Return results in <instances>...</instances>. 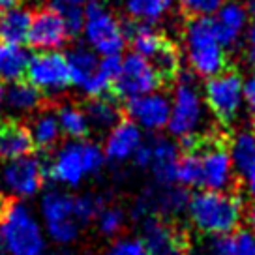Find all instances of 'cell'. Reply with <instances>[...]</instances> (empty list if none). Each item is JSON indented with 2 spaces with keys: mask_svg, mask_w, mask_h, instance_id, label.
I'll use <instances>...</instances> for the list:
<instances>
[{
  "mask_svg": "<svg viewBox=\"0 0 255 255\" xmlns=\"http://www.w3.org/2000/svg\"><path fill=\"white\" fill-rule=\"evenodd\" d=\"M104 203L96 195H73L68 190L53 188L40 199V218L45 235L60 246H70L79 239L83 227L96 220Z\"/></svg>",
  "mask_w": 255,
  "mask_h": 255,
  "instance_id": "cell-1",
  "label": "cell"
},
{
  "mask_svg": "<svg viewBox=\"0 0 255 255\" xmlns=\"http://www.w3.org/2000/svg\"><path fill=\"white\" fill-rule=\"evenodd\" d=\"M186 214L191 227L208 239L231 237L244 218L242 201L229 191H195L188 199Z\"/></svg>",
  "mask_w": 255,
  "mask_h": 255,
  "instance_id": "cell-2",
  "label": "cell"
},
{
  "mask_svg": "<svg viewBox=\"0 0 255 255\" xmlns=\"http://www.w3.org/2000/svg\"><path fill=\"white\" fill-rule=\"evenodd\" d=\"M171 98V117H169L167 131L171 139L180 141L188 150L195 148L199 137L205 133L208 124L207 104L197 85L191 77H180L176 81Z\"/></svg>",
  "mask_w": 255,
  "mask_h": 255,
  "instance_id": "cell-3",
  "label": "cell"
},
{
  "mask_svg": "<svg viewBox=\"0 0 255 255\" xmlns=\"http://www.w3.org/2000/svg\"><path fill=\"white\" fill-rule=\"evenodd\" d=\"M102 144L88 139L60 144L49 161L47 176L62 188H77L88 176L98 175L105 165Z\"/></svg>",
  "mask_w": 255,
  "mask_h": 255,
  "instance_id": "cell-4",
  "label": "cell"
},
{
  "mask_svg": "<svg viewBox=\"0 0 255 255\" xmlns=\"http://www.w3.org/2000/svg\"><path fill=\"white\" fill-rule=\"evenodd\" d=\"M182 49L186 62L197 77L210 79L227 70V49L210 19H190L184 26Z\"/></svg>",
  "mask_w": 255,
  "mask_h": 255,
  "instance_id": "cell-5",
  "label": "cell"
},
{
  "mask_svg": "<svg viewBox=\"0 0 255 255\" xmlns=\"http://www.w3.org/2000/svg\"><path fill=\"white\" fill-rule=\"evenodd\" d=\"M66 62L73 87L94 100L107 96L113 88L120 66V56L102 58L87 45H75L66 55Z\"/></svg>",
  "mask_w": 255,
  "mask_h": 255,
  "instance_id": "cell-6",
  "label": "cell"
},
{
  "mask_svg": "<svg viewBox=\"0 0 255 255\" xmlns=\"http://www.w3.org/2000/svg\"><path fill=\"white\" fill-rule=\"evenodd\" d=\"M0 235L8 255H45L47 252V239L41 220L21 201L8 207L0 222Z\"/></svg>",
  "mask_w": 255,
  "mask_h": 255,
  "instance_id": "cell-7",
  "label": "cell"
},
{
  "mask_svg": "<svg viewBox=\"0 0 255 255\" xmlns=\"http://www.w3.org/2000/svg\"><path fill=\"white\" fill-rule=\"evenodd\" d=\"M83 38L88 49L102 58L120 56L126 47L128 30L117 13L102 2H94L85 8Z\"/></svg>",
  "mask_w": 255,
  "mask_h": 255,
  "instance_id": "cell-8",
  "label": "cell"
},
{
  "mask_svg": "<svg viewBox=\"0 0 255 255\" xmlns=\"http://www.w3.org/2000/svg\"><path fill=\"white\" fill-rule=\"evenodd\" d=\"M203 98H205L207 109L216 119L225 124L235 122L242 109L246 107L242 75L233 70H225V72L210 77L205 83Z\"/></svg>",
  "mask_w": 255,
  "mask_h": 255,
  "instance_id": "cell-9",
  "label": "cell"
},
{
  "mask_svg": "<svg viewBox=\"0 0 255 255\" xmlns=\"http://www.w3.org/2000/svg\"><path fill=\"white\" fill-rule=\"evenodd\" d=\"M45 176V163L34 154L11 161H0V195L4 193L19 201L30 199L40 193Z\"/></svg>",
  "mask_w": 255,
  "mask_h": 255,
  "instance_id": "cell-10",
  "label": "cell"
},
{
  "mask_svg": "<svg viewBox=\"0 0 255 255\" xmlns=\"http://www.w3.org/2000/svg\"><path fill=\"white\" fill-rule=\"evenodd\" d=\"M128 36H129L131 45H133V53L154 64V68L159 72L161 79H167V77H173L178 73L180 53L167 38L161 36V32H158L154 26H148V24H139V26H135V30Z\"/></svg>",
  "mask_w": 255,
  "mask_h": 255,
  "instance_id": "cell-11",
  "label": "cell"
},
{
  "mask_svg": "<svg viewBox=\"0 0 255 255\" xmlns=\"http://www.w3.org/2000/svg\"><path fill=\"white\" fill-rule=\"evenodd\" d=\"M26 79L41 96L55 98L64 94L72 85L66 55H62L60 51H45L30 55Z\"/></svg>",
  "mask_w": 255,
  "mask_h": 255,
  "instance_id": "cell-12",
  "label": "cell"
},
{
  "mask_svg": "<svg viewBox=\"0 0 255 255\" xmlns=\"http://www.w3.org/2000/svg\"><path fill=\"white\" fill-rule=\"evenodd\" d=\"M161 83L163 79L154 68V64L139 56L137 53H129L124 58H120V66L113 88L117 90L120 98H124L128 102L139 96L158 92Z\"/></svg>",
  "mask_w": 255,
  "mask_h": 255,
  "instance_id": "cell-13",
  "label": "cell"
},
{
  "mask_svg": "<svg viewBox=\"0 0 255 255\" xmlns=\"http://www.w3.org/2000/svg\"><path fill=\"white\" fill-rule=\"evenodd\" d=\"M188 195L184 193L182 188L178 186H161L154 184L150 188L139 195L135 207H133V216L146 220V218H171L180 212H186L188 207Z\"/></svg>",
  "mask_w": 255,
  "mask_h": 255,
  "instance_id": "cell-14",
  "label": "cell"
},
{
  "mask_svg": "<svg viewBox=\"0 0 255 255\" xmlns=\"http://www.w3.org/2000/svg\"><path fill=\"white\" fill-rule=\"evenodd\" d=\"M201 163V186L208 191H227L235 182V167L225 144L210 141L197 148Z\"/></svg>",
  "mask_w": 255,
  "mask_h": 255,
  "instance_id": "cell-15",
  "label": "cell"
},
{
  "mask_svg": "<svg viewBox=\"0 0 255 255\" xmlns=\"http://www.w3.org/2000/svg\"><path fill=\"white\" fill-rule=\"evenodd\" d=\"M126 115L141 131L158 133L165 129L171 117V98L163 92H152L126 102Z\"/></svg>",
  "mask_w": 255,
  "mask_h": 255,
  "instance_id": "cell-16",
  "label": "cell"
},
{
  "mask_svg": "<svg viewBox=\"0 0 255 255\" xmlns=\"http://www.w3.org/2000/svg\"><path fill=\"white\" fill-rule=\"evenodd\" d=\"M70 28L64 21V15L55 8H43L34 13L28 32V43L38 53L60 51L70 40Z\"/></svg>",
  "mask_w": 255,
  "mask_h": 255,
  "instance_id": "cell-17",
  "label": "cell"
},
{
  "mask_svg": "<svg viewBox=\"0 0 255 255\" xmlns=\"http://www.w3.org/2000/svg\"><path fill=\"white\" fill-rule=\"evenodd\" d=\"M141 242L148 255H186L188 242L184 233L161 218H146L141 227Z\"/></svg>",
  "mask_w": 255,
  "mask_h": 255,
  "instance_id": "cell-18",
  "label": "cell"
},
{
  "mask_svg": "<svg viewBox=\"0 0 255 255\" xmlns=\"http://www.w3.org/2000/svg\"><path fill=\"white\" fill-rule=\"evenodd\" d=\"M144 137L143 131L131 124L129 120H120L117 126L107 131L104 143V154L107 161L113 163H124L133 159L137 150L143 146Z\"/></svg>",
  "mask_w": 255,
  "mask_h": 255,
  "instance_id": "cell-19",
  "label": "cell"
},
{
  "mask_svg": "<svg viewBox=\"0 0 255 255\" xmlns=\"http://www.w3.org/2000/svg\"><path fill=\"white\" fill-rule=\"evenodd\" d=\"M210 21H212V26H214L222 45L229 49L235 47L246 36V30L250 26V13L240 2L227 0Z\"/></svg>",
  "mask_w": 255,
  "mask_h": 255,
  "instance_id": "cell-20",
  "label": "cell"
},
{
  "mask_svg": "<svg viewBox=\"0 0 255 255\" xmlns=\"http://www.w3.org/2000/svg\"><path fill=\"white\" fill-rule=\"evenodd\" d=\"M152 159L148 171L152 173L156 184L173 186L178 159H180V144L171 137H154L150 141Z\"/></svg>",
  "mask_w": 255,
  "mask_h": 255,
  "instance_id": "cell-21",
  "label": "cell"
},
{
  "mask_svg": "<svg viewBox=\"0 0 255 255\" xmlns=\"http://www.w3.org/2000/svg\"><path fill=\"white\" fill-rule=\"evenodd\" d=\"M32 139L28 128L19 122H0V161H11L28 156L32 150Z\"/></svg>",
  "mask_w": 255,
  "mask_h": 255,
  "instance_id": "cell-22",
  "label": "cell"
},
{
  "mask_svg": "<svg viewBox=\"0 0 255 255\" xmlns=\"http://www.w3.org/2000/svg\"><path fill=\"white\" fill-rule=\"evenodd\" d=\"M32 13L24 6H11V8L0 9V41L4 43H15L23 45L28 40V32L32 24Z\"/></svg>",
  "mask_w": 255,
  "mask_h": 255,
  "instance_id": "cell-23",
  "label": "cell"
},
{
  "mask_svg": "<svg viewBox=\"0 0 255 255\" xmlns=\"http://www.w3.org/2000/svg\"><path fill=\"white\" fill-rule=\"evenodd\" d=\"M235 173L242 178L255 175V129H239L227 146Z\"/></svg>",
  "mask_w": 255,
  "mask_h": 255,
  "instance_id": "cell-24",
  "label": "cell"
},
{
  "mask_svg": "<svg viewBox=\"0 0 255 255\" xmlns=\"http://www.w3.org/2000/svg\"><path fill=\"white\" fill-rule=\"evenodd\" d=\"M30 55L23 45L0 41V83H17L26 75Z\"/></svg>",
  "mask_w": 255,
  "mask_h": 255,
  "instance_id": "cell-25",
  "label": "cell"
},
{
  "mask_svg": "<svg viewBox=\"0 0 255 255\" xmlns=\"http://www.w3.org/2000/svg\"><path fill=\"white\" fill-rule=\"evenodd\" d=\"M28 133H30L32 144L41 148V150L55 148L56 144L60 143V137H62L56 115L53 111L36 113L30 126H28Z\"/></svg>",
  "mask_w": 255,
  "mask_h": 255,
  "instance_id": "cell-26",
  "label": "cell"
},
{
  "mask_svg": "<svg viewBox=\"0 0 255 255\" xmlns=\"http://www.w3.org/2000/svg\"><path fill=\"white\" fill-rule=\"evenodd\" d=\"M43 96L32 87L28 81H17L6 88L4 105L15 115H32L40 109Z\"/></svg>",
  "mask_w": 255,
  "mask_h": 255,
  "instance_id": "cell-27",
  "label": "cell"
},
{
  "mask_svg": "<svg viewBox=\"0 0 255 255\" xmlns=\"http://www.w3.org/2000/svg\"><path fill=\"white\" fill-rule=\"evenodd\" d=\"M175 0H124V9L139 24L159 23L171 13Z\"/></svg>",
  "mask_w": 255,
  "mask_h": 255,
  "instance_id": "cell-28",
  "label": "cell"
},
{
  "mask_svg": "<svg viewBox=\"0 0 255 255\" xmlns=\"http://www.w3.org/2000/svg\"><path fill=\"white\" fill-rule=\"evenodd\" d=\"M85 113H87L88 124H90V129L94 128L98 131H109L120 122V105L111 100V98H94L90 100L85 107Z\"/></svg>",
  "mask_w": 255,
  "mask_h": 255,
  "instance_id": "cell-29",
  "label": "cell"
},
{
  "mask_svg": "<svg viewBox=\"0 0 255 255\" xmlns=\"http://www.w3.org/2000/svg\"><path fill=\"white\" fill-rule=\"evenodd\" d=\"M55 115L62 135L70 137V141H81L88 135L90 124L83 107L75 104H64L56 109Z\"/></svg>",
  "mask_w": 255,
  "mask_h": 255,
  "instance_id": "cell-30",
  "label": "cell"
},
{
  "mask_svg": "<svg viewBox=\"0 0 255 255\" xmlns=\"http://www.w3.org/2000/svg\"><path fill=\"white\" fill-rule=\"evenodd\" d=\"M175 184L180 188H199L201 186V163L199 152L195 148L180 154L175 173Z\"/></svg>",
  "mask_w": 255,
  "mask_h": 255,
  "instance_id": "cell-31",
  "label": "cell"
},
{
  "mask_svg": "<svg viewBox=\"0 0 255 255\" xmlns=\"http://www.w3.org/2000/svg\"><path fill=\"white\" fill-rule=\"evenodd\" d=\"M126 223V214L119 207H104L100 214L96 216V225L98 231L104 237H117Z\"/></svg>",
  "mask_w": 255,
  "mask_h": 255,
  "instance_id": "cell-32",
  "label": "cell"
},
{
  "mask_svg": "<svg viewBox=\"0 0 255 255\" xmlns=\"http://www.w3.org/2000/svg\"><path fill=\"white\" fill-rule=\"evenodd\" d=\"M178 2L180 8L188 15H191V19H212L227 0H178Z\"/></svg>",
  "mask_w": 255,
  "mask_h": 255,
  "instance_id": "cell-33",
  "label": "cell"
},
{
  "mask_svg": "<svg viewBox=\"0 0 255 255\" xmlns=\"http://www.w3.org/2000/svg\"><path fill=\"white\" fill-rule=\"evenodd\" d=\"M104 255H148V252L141 239L124 237V239L115 240L111 246L105 250Z\"/></svg>",
  "mask_w": 255,
  "mask_h": 255,
  "instance_id": "cell-34",
  "label": "cell"
},
{
  "mask_svg": "<svg viewBox=\"0 0 255 255\" xmlns=\"http://www.w3.org/2000/svg\"><path fill=\"white\" fill-rule=\"evenodd\" d=\"M191 255H233L231 237L207 239L191 252Z\"/></svg>",
  "mask_w": 255,
  "mask_h": 255,
  "instance_id": "cell-35",
  "label": "cell"
},
{
  "mask_svg": "<svg viewBox=\"0 0 255 255\" xmlns=\"http://www.w3.org/2000/svg\"><path fill=\"white\" fill-rule=\"evenodd\" d=\"M233 255H255V233L252 229H239L231 237Z\"/></svg>",
  "mask_w": 255,
  "mask_h": 255,
  "instance_id": "cell-36",
  "label": "cell"
},
{
  "mask_svg": "<svg viewBox=\"0 0 255 255\" xmlns=\"http://www.w3.org/2000/svg\"><path fill=\"white\" fill-rule=\"evenodd\" d=\"M64 15V21L70 28V34L75 36V34H81L83 30V21H85V9H66V11H60Z\"/></svg>",
  "mask_w": 255,
  "mask_h": 255,
  "instance_id": "cell-37",
  "label": "cell"
},
{
  "mask_svg": "<svg viewBox=\"0 0 255 255\" xmlns=\"http://www.w3.org/2000/svg\"><path fill=\"white\" fill-rule=\"evenodd\" d=\"M244 55H246V62L255 70V21L250 23L244 36Z\"/></svg>",
  "mask_w": 255,
  "mask_h": 255,
  "instance_id": "cell-38",
  "label": "cell"
},
{
  "mask_svg": "<svg viewBox=\"0 0 255 255\" xmlns=\"http://www.w3.org/2000/svg\"><path fill=\"white\" fill-rule=\"evenodd\" d=\"M100 2V0H51V8L58 9V11H66V9H85L87 6Z\"/></svg>",
  "mask_w": 255,
  "mask_h": 255,
  "instance_id": "cell-39",
  "label": "cell"
},
{
  "mask_svg": "<svg viewBox=\"0 0 255 255\" xmlns=\"http://www.w3.org/2000/svg\"><path fill=\"white\" fill-rule=\"evenodd\" d=\"M150 159H152V148H150V141H144L143 146L137 150V154L133 156V163L141 169H148L150 167Z\"/></svg>",
  "mask_w": 255,
  "mask_h": 255,
  "instance_id": "cell-40",
  "label": "cell"
},
{
  "mask_svg": "<svg viewBox=\"0 0 255 255\" xmlns=\"http://www.w3.org/2000/svg\"><path fill=\"white\" fill-rule=\"evenodd\" d=\"M244 104L250 113H255V73L244 79Z\"/></svg>",
  "mask_w": 255,
  "mask_h": 255,
  "instance_id": "cell-41",
  "label": "cell"
},
{
  "mask_svg": "<svg viewBox=\"0 0 255 255\" xmlns=\"http://www.w3.org/2000/svg\"><path fill=\"white\" fill-rule=\"evenodd\" d=\"M244 190H246V193L252 197V201H255V175L244 178Z\"/></svg>",
  "mask_w": 255,
  "mask_h": 255,
  "instance_id": "cell-42",
  "label": "cell"
},
{
  "mask_svg": "<svg viewBox=\"0 0 255 255\" xmlns=\"http://www.w3.org/2000/svg\"><path fill=\"white\" fill-rule=\"evenodd\" d=\"M248 223H250L252 231L255 233V201L252 203V207H250V210H248Z\"/></svg>",
  "mask_w": 255,
  "mask_h": 255,
  "instance_id": "cell-43",
  "label": "cell"
},
{
  "mask_svg": "<svg viewBox=\"0 0 255 255\" xmlns=\"http://www.w3.org/2000/svg\"><path fill=\"white\" fill-rule=\"evenodd\" d=\"M19 0H0V9L11 8V6H17Z\"/></svg>",
  "mask_w": 255,
  "mask_h": 255,
  "instance_id": "cell-44",
  "label": "cell"
},
{
  "mask_svg": "<svg viewBox=\"0 0 255 255\" xmlns=\"http://www.w3.org/2000/svg\"><path fill=\"white\" fill-rule=\"evenodd\" d=\"M6 210H8V207H6L4 195H0V222H2V218H4V214H6Z\"/></svg>",
  "mask_w": 255,
  "mask_h": 255,
  "instance_id": "cell-45",
  "label": "cell"
},
{
  "mask_svg": "<svg viewBox=\"0 0 255 255\" xmlns=\"http://www.w3.org/2000/svg\"><path fill=\"white\" fill-rule=\"evenodd\" d=\"M4 102H6V87L0 83V109L4 107Z\"/></svg>",
  "mask_w": 255,
  "mask_h": 255,
  "instance_id": "cell-46",
  "label": "cell"
},
{
  "mask_svg": "<svg viewBox=\"0 0 255 255\" xmlns=\"http://www.w3.org/2000/svg\"><path fill=\"white\" fill-rule=\"evenodd\" d=\"M0 255H8V250H6V244L2 240V235H0Z\"/></svg>",
  "mask_w": 255,
  "mask_h": 255,
  "instance_id": "cell-47",
  "label": "cell"
},
{
  "mask_svg": "<svg viewBox=\"0 0 255 255\" xmlns=\"http://www.w3.org/2000/svg\"><path fill=\"white\" fill-rule=\"evenodd\" d=\"M252 115H254V117H255V113H252Z\"/></svg>",
  "mask_w": 255,
  "mask_h": 255,
  "instance_id": "cell-48",
  "label": "cell"
}]
</instances>
